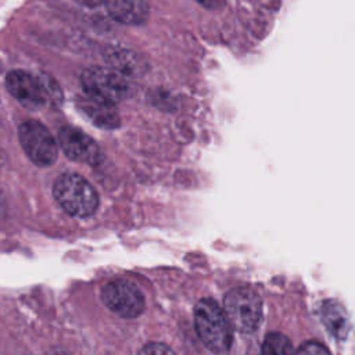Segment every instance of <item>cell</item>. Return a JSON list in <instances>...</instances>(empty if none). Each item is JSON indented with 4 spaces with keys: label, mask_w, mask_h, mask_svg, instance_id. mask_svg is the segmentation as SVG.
<instances>
[{
    "label": "cell",
    "mask_w": 355,
    "mask_h": 355,
    "mask_svg": "<svg viewBox=\"0 0 355 355\" xmlns=\"http://www.w3.org/2000/svg\"><path fill=\"white\" fill-rule=\"evenodd\" d=\"M194 326L205 347L214 352H225L232 345V326L223 308L212 300L202 298L194 308Z\"/></svg>",
    "instance_id": "cell-1"
},
{
    "label": "cell",
    "mask_w": 355,
    "mask_h": 355,
    "mask_svg": "<svg viewBox=\"0 0 355 355\" xmlns=\"http://www.w3.org/2000/svg\"><path fill=\"white\" fill-rule=\"evenodd\" d=\"M53 196L60 207L75 218H87L98 207V196L93 186L73 172L62 173L55 179Z\"/></svg>",
    "instance_id": "cell-2"
},
{
    "label": "cell",
    "mask_w": 355,
    "mask_h": 355,
    "mask_svg": "<svg viewBox=\"0 0 355 355\" xmlns=\"http://www.w3.org/2000/svg\"><path fill=\"white\" fill-rule=\"evenodd\" d=\"M80 83L86 96L114 105L133 94V85L129 78L111 67L86 68L80 75Z\"/></svg>",
    "instance_id": "cell-3"
},
{
    "label": "cell",
    "mask_w": 355,
    "mask_h": 355,
    "mask_svg": "<svg viewBox=\"0 0 355 355\" xmlns=\"http://www.w3.org/2000/svg\"><path fill=\"white\" fill-rule=\"evenodd\" d=\"M223 311L232 329L240 333H251L261 323L262 301L254 290L236 287L225 295Z\"/></svg>",
    "instance_id": "cell-4"
},
{
    "label": "cell",
    "mask_w": 355,
    "mask_h": 355,
    "mask_svg": "<svg viewBox=\"0 0 355 355\" xmlns=\"http://www.w3.org/2000/svg\"><path fill=\"white\" fill-rule=\"evenodd\" d=\"M18 139L28 158L37 166H50L55 162L58 144L50 130L40 122L29 119L19 125Z\"/></svg>",
    "instance_id": "cell-5"
},
{
    "label": "cell",
    "mask_w": 355,
    "mask_h": 355,
    "mask_svg": "<svg viewBox=\"0 0 355 355\" xmlns=\"http://www.w3.org/2000/svg\"><path fill=\"white\" fill-rule=\"evenodd\" d=\"M104 305L122 318H136L144 311V295L140 288L126 280L116 279L107 283L101 290Z\"/></svg>",
    "instance_id": "cell-6"
},
{
    "label": "cell",
    "mask_w": 355,
    "mask_h": 355,
    "mask_svg": "<svg viewBox=\"0 0 355 355\" xmlns=\"http://www.w3.org/2000/svg\"><path fill=\"white\" fill-rule=\"evenodd\" d=\"M6 87L8 93L28 108H37L53 94L49 83L25 69H12L6 75Z\"/></svg>",
    "instance_id": "cell-7"
},
{
    "label": "cell",
    "mask_w": 355,
    "mask_h": 355,
    "mask_svg": "<svg viewBox=\"0 0 355 355\" xmlns=\"http://www.w3.org/2000/svg\"><path fill=\"white\" fill-rule=\"evenodd\" d=\"M58 143L64 154L79 162L89 165H98L103 161V153L97 143L73 126H62L58 130Z\"/></svg>",
    "instance_id": "cell-8"
},
{
    "label": "cell",
    "mask_w": 355,
    "mask_h": 355,
    "mask_svg": "<svg viewBox=\"0 0 355 355\" xmlns=\"http://www.w3.org/2000/svg\"><path fill=\"white\" fill-rule=\"evenodd\" d=\"M79 111L98 128L114 129L119 125V115L114 104L93 98L90 96L79 97L76 101Z\"/></svg>",
    "instance_id": "cell-9"
},
{
    "label": "cell",
    "mask_w": 355,
    "mask_h": 355,
    "mask_svg": "<svg viewBox=\"0 0 355 355\" xmlns=\"http://www.w3.org/2000/svg\"><path fill=\"white\" fill-rule=\"evenodd\" d=\"M108 14L118 22L126 25H140L147 21L150 14V6L146 1H107L104 3Z\"/></svg>",
    "instance_id": "cell-10"
},
{
    "label": "cell",
    "mask_w": 355,
    "mask_h": 355,
    "mask_svg": "<svg viewBox=\"0 0 355 355\" xmlns=\"http://www.w3.org/2000/svg\"><path fill=\"white\" fill-rule=\"evenodd\" d=\"M320 320L324 324V327L329 330L331 336L336 338L344 340L349 331V319L347 315V311L344 306L334 301V300H326L322 302L320 309Z\"/></svg>",
    "instance_id": "cell-11"
},
{
    "label": "cell",
    "mask_w": 355,
    "mask_h": 355,
    "mask_svg": "<svg viewBox=\"0 0 355 355\" xmlns=\"http://www.w3.org/2000/svg\"><path fill=\"white\" fill-rule=\"evenodd\" d=\"M262 355H295L291 340L282 333H269L262 343Z\"/></svg>",
    "instance_id": "cell-12"
},
{
    "label": "cell",
    "mask_w": 355,
    "mask_h": 355,
    "mask_svg": "<svg viewBox=\"0 0 355 355\" xmlns=\"http://www.w3.org/2000/svg\"><path fill=\"white\" fill-rule=\"evenodd\" d=\"M295 355H330L329 349L318 341H305Z\"/></svg>",
    "instance_id": "cell-13"
},
{
    "label": "cell",
    "mask_w": 355,
    "mask_h": 355,
    "mask_svg": "<svg viewBox=\"0 0 355 355\" xmlns=\"http://www.w3.org/2000/svg\"><path fill=\"white\" fill-rule=\"evenodd\" d=\"M139 355H175V352L162 343H150L139 351Z\"/></svg>",
    "instance_id": "cell-14"
},
{
    "label": "cell",
    "mask_w": 355,
    "mask_h": 355,
    "mask_svg": "<svg viewBox=\"0 0 355 355\" xmlns=\"http://www.w3.org/2000/svg\"><path fill=\"white\" fill-rule=\"evenodd\" d=\"M46 355H71V354L64 351V349H60V348H51V349L47 351Z\"/></svg>",
    "instance_id": "cell-15"
}]
</instances>
